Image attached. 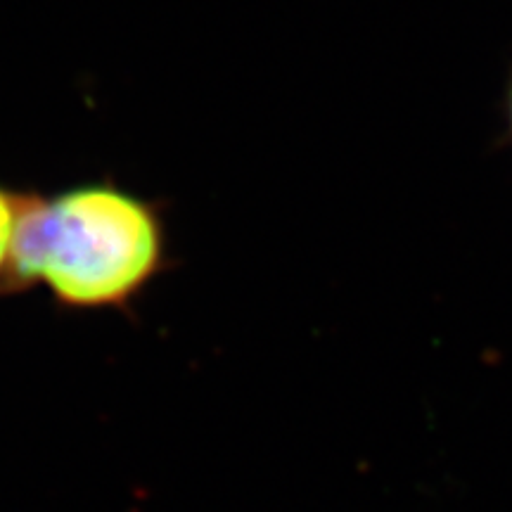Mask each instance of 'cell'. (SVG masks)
Instances as JSON below:
<instances>
[{"label":"cell","mask_w":512,"mask_h":512,"mask_svg":"<svg viewBox=\"0 0 512 512\" xmlns=\"http://www.w3.org/2000/svg\"><path fill=\"white\" fill-rule=\"evenodd\" d=\"M24 287L62 309H126L169 268L164 207L112 178L38 195L22 238Z\"/></svg>","instance_id":"6da1fadb"},{"label":"cell","mask_w":512,"mask_h":512,"mask_svg":"<svg viewBox=\"0 0 512 512\" xmlns=\"http://www.w3.org/2000/svg\"><path fill=\"white\" fill-rule=\"evenodd\" d=\"M41 192L0 181V294L27 290L22 280V238Z\"/></svg>","instance_id":"7a4b0ae2"},{"label":"cell","mask_w":512,"mask_h":512,"mask_svg":"<svg viewBox=\"0 0 512 512\" xmlns=\"http://www.w3.org/2000/svg\"><path fill=\"white\" fill-rule=\"evenodd\" d=\"M505 102H508V121H510V133H512V72L508 81V93H505Z\"/></svg>","instance_id":"3957f363"}]
</instances>
